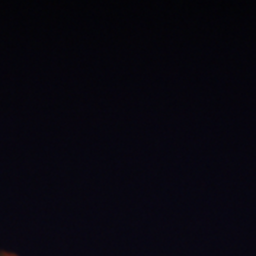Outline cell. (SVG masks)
Returning a JSON list of instances; mask_svg holds the SVG:
<instances>
[{
	"label": "cell",
	"instance_id": "obj_1",
	"mask_svg": "<svg viewBox=\"0 0 256 256\" xmlns=\"http://www.w3.org/2000/svg\"><path fill=\"white\" fill-rule=\"evenodd\" d=\"M2 256H11V255H2Z\"/></svg>",
	"mask_w": 256,
	"mask_h": 256
}]
</instances>
